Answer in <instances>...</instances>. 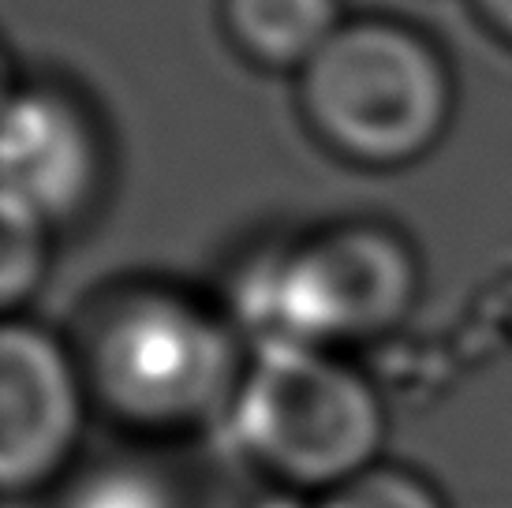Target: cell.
Wrapping results in <instances>:
<instances>
[{"instance_id": "5b68a950", "label": "cell", "mask_w": 512, "mask_h": 508, "mask_svg": "<svg viewBox=\"0 0 512 508\" xmlns=\"http://www.w3.org/2000/svg\"><path fill=\"white\" fill-rule=\"evenodd\" d=\"M79 355L38 322L0 333V486L4 494L42 490L68 467L86 423Z\"/></svg>"}, {"instance_id": "ba28073f", "label": "cell", "mask_w": 512, "mask_h": 508, "mask_svg": "<svg viewBox=\"0 0 512 508\" xmlns=\"http://www.w3.org/2000/svg\"><path fill=\"white\" fill-rule=\"evenodd\" d=\"M60 508H187V501L169 471L143 460H109L79 475Z\"/></svg>"}, {"instance_id": "30bf717a", "label": "cell", "mask_w": 512, "mask_h": 508, "mask_svg": "<svg viewBox=\"0 0 512 508\" xmlns=\"http://www.w3.org/2000/svg\"><path fill=\"white\" fill-rule=\"evenodd\" d=\"M314 508H445V501L423 475L408 467L374 464L322 494Z\"/></svg>"}, {"instance_id": "3957f363", "label": "cell", "mask_w": 512, "mask_h": 508, "mask_svg": "<svg viewBox=\"0 0 512 508\" xmlns=\"http://www.w3.org/2000/svg\"><path fill=\"white\" fill-rule=\"evenodd\" d=\"M419 299V258L397 228L348 221L243 273L240 318L266 344L337 352L393 333Z\"/></svg>"}, {"instance_id": "7a4b0ae2", "label": "cell", "mask_w": 512, "mask_h": 508, "mask_svg": "<svg viewBox=\"0 0 512 508\" xmlns=\"http://www.w3.org/2000/svg\"><path fill=\"white\" fill-rule=\"evenodd\" d=\"M456 86L434 38L389 15L344 19L299 71V109L333 154L397 169L430 154L453 120Z\"/></svg>"}, {"instance_id": "9c48e42d", "label": "cell", "mask_w": 512, "mask_h": 508, "mask_svg": "<svg viewBox=\"0 0 512 508\" xmlns=\"http://www.w3.org/2000/svg\"><path fill=\"white\" fill-rule=\"evenodd\" d=\"M57 228L23 206L19 198L0 195V299L15 311L42 288L49 273V236Z\"/></svg>"}, {"instance_id": "277c9868", "label": "cell", "mask_w": 512, "mask_h": 508, "mask_svg": "<svg viewBox=\"0 0 512 508\" xmlns=\"http://www.w3.org/2000/svg\"><path fill=\"white\" fill-rule=\"evenodd\" d=\"M243 456L292 490H322L378 464L385 408L337 352L266 344L247 359L228 411Z\"/></svg>"}, {"instance_id": "8992f818", "label": "cell", "mask_w": 512, "mask_h": 508, "mask_svg": "<svg viewBox=\"0 0 512 508\" xmlns=\"http://www.w3.org/2000/svg\"><path fill=\"white\" fill-rule=\"evenodd\" d=\"M101 187L105 142L83 101L53 83L8 90L0 195L19 198L53 228H68L98 206Z\"/></svg>"}, {"instance_id": "6da1fadb", "label": "cell", "mask_w": 512, "mask_h": 508, "mask_svg": "<svg viewBox=\"0 0 512 508\" xmlns=\"http://www.w3.org/2000/svg\"><path fill=\"white\" fill-rule=\"evenodd\" d=\"M90 400L116 423L180 434L228 415L247 359L236 329L176 288H120L94 303L79 352Z\"/></svg>"}, {"instance_id": "52a82bcc", "label": "cell", "mask_w": 512, "mask_h": 508, "mask_svg": "<svg viewBox=\"0 0 512 508\" xmlns=\"http://www.w3.org/2000/svg\"><path fill=\"white\" fill-rule=\"evenodd\" d=\"M344 19V0H221V27L232 49L266 71L299 75Z\"/></svg>"}, {"instance_id": "8fae6325", "label": "cell", "mask_w": 512, "mask_h": 508, "mask_svg": "<svg viewBox=\"0 0 512 508\" xmlns=\"http://www.w3.org/2000/svg\"><path fill=\"white\" fill-rule=\"evenodd\" d=\"M486 30H494L501 42L512 45V0H471Z\"/></svg>"}]
</instances>
